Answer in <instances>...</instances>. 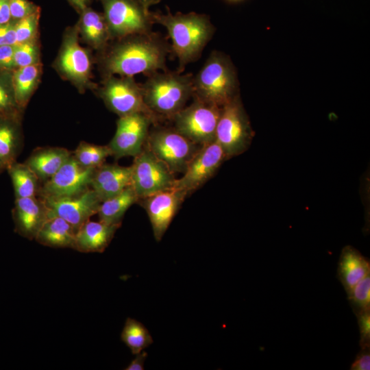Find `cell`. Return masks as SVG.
I'll return each instance as SVG.
<instances>
[{
	"label": "cell",
	"mask_w": 370,
	"mask_h": 370,
	"mask_svg": "<svg viewBox=\"0 0 370 370\" xmlns=\"http://www.w3.org/2000/svg\"><path fill=\"white\" fill-rule=\"evenodd\" d=\"M131 180L132 166L103 163L95 169L90 188L103 201L131 185Z\"/></svg>",
	"instance_id": "obj_18"
},
{
	"label": "cell",
	"mask_w": 370,
	"mask_h": 370,
	"mask_svg": "<svg viewBox=\"0 0 370 370\" xmlns=\"http://www.w3.org/2000/svg\"><path fill=\"white\" fill-rule=\"evenodd\" d=\"M42 199L48 208V218L59 217L77 231L92 216L97 214L101 203L91 188L70 196Z\"/></svg>",
	"instance_id": "obj_15"
},
{
	"label": "cell",
	"mask_w": 370,
	"mask_h": 370,
	"mask_svg": "<svg viewBox=\"0 0 370 370\" xmlns=\"http://www.w3.org/2000/svg\"><path fill=\"white\" fill-rule=\"evenodd\" d=\"M132 185L119 194L101 201L99 210V221L108 224H121L124 214L129 208L138 201Z\"/></svg>",
	"instance_id": "obj_26"
},
{
	"label": "cell",
	"mask_w": 370,
	"mask_h": 370,
	"mask_svg": "<svg viewBox=\"0 0 370 370\" xmlns=\"http://www.w3.org/2000/svg\"><path fill=\"white\" fill-rule=\"evenodd\" d=\"M95 169L81 166L72 153L60 169L40 186L38 197L56 198L79 193L90 188Z\"/></svg>",
	"instance_id": "obj_14"
},
{
	"label": "cell",
	"mask_w": 370,
	"mask_h": 370,
	"mask_svg": "<svg viewBox=\"0 0 370 370\" xmlns=\"http://www.w3.org/2000/svg\"><path fill=\"white\" fill-rule=\"evenodd\" d=\"M131 166V185L139 201L174 188L175 174L145 145Z\"/></svg>",
	"instance_id": "obj_11"
},
{
	"label": "cell",
	"mask_w": 370,
	"mask_h": 370,
	"mask_svg": "<svg viewBox=\"0 0 370 370\" xmlns=\"http://www.w3.org/2000/svg\"><path fill=\"white\" fill-rule=\"evenodd\" d=\"M226 159L222 148L215 140L201 146L182 176L176 179L174 188L188 195L210 180Z\"/></svg>",
	"instance_id": "obj_13"
},
{
	"label": "cell",
	"mask_w": 370,
	"mask_h": 370,
	"mask_svg": "<svg viewBox=\"0 0 370 370\" xmlns=\"http://www.w3.org/2000/svg\"><path fill=\"white\" fill-rule=\"evenodd\" d=\"M193 97L223 107L238 93L236 69L225 53L213 51L193 77Z\"/></svg>",
	"instance_id": "obj_4"
},
{
	"label": "cell",
	"mask_w": 370,
	"mask_h": 370,
	"mask_svg": "<svg viewBox=\"0 0 370 370\" xmlns=\"http://www.w3.org/2000/svg\"><path fill=\"white\" fill-rule=\"evenodd\" d=\"M42 64L16 68L12 71V85L16 101L24 110L37 88L42 75Z\"/></svg>",
	"instance_id": "obj_25"
},
{
	"label": "cell",
	"mask_w": 370,
	"mask_h": 370,
	"mask_svg": "<svg viewBox=\"0 0 370 370\" xmlns=\"http://www.w3.org/2000/svg\"><path fill=\"white\" fill-rule=\"evenodd\" d=\"M72 156V151L58 147L35 149L25 163L35 173L40 182L51 177Z\"/></svg>",
	"instance_id": "obj_21"
},
{
	"label": "cell",
	"mask_w": 370,
	"mask_h": 370,
	"mask_svg": "<svg viewBox=\"0 0 370 370\" xmlns=\"http://www.w3.org/2000/svg\"><path fill=\"white\" fill-rule=\"evenodd\" d=\"M359 326L360 347H370V310L357 315Z\"/></svg>",
	"instance_id": "obj_35"
},
{
	"label": "cell",
	"mask_w": 370,
	"mask_h": 370,
	"mask_svg": "<svg viewBox=\"0 0 370 370\" xmlns=\"http://www.w3.org/2000/svg\"><path fill=\"white\" fill-rule=\"evenodd\" d=\"M67 1L79 14L85 8L90 6L92 0H67Z\"/></svg>",
	"instance_id": "obj_41"
},
{
	"label": "cell",
	"mask_w": 370,
	"mask_h": 370,
	"mask_svg": "<svg viewBox=\"0 0 370 370\" xmlns=\"http://www.w3.org/2000/svg\"><path fill=\"white\" fill-rule=\"evenodd\" d=\"M14 45H5L0 47V70L13 71L16 69L14 53Z\"/></svg>",
	"instance_id": "obj_36"
},
{
	"label": "cell",
	"mask_w": 370,
	"mask_h": 370,
	"mask_svg": "<svg viewBox=\"0 0 370 370\" xmlns=\"http://www.w3.org/2000/svg\"><path fill=\"white\" fill-rule=\"evenodd\" d=\"M77 230L66 221L59 217L47 219L35 241L40 244L54 248H74Z\"/></svg>",
	"instance_id": "obj_23"
},
{
	"label": "cell",
	"mask_w": 370,
	"mask_h": 370,
	"mask_svg": "<svg viewBox=\"0 0 370 370\" xmlns=\"http://www.w3.org/2000/svg\"><path fill=\"white\" fill-rule=\"evenodd\" d=\"M14 58L16 68L41 62L40 47L38 38L16 43L14 47Z\"/></svg>",
	"instance_id": "obj_31"
},
{
	"label": "cell",
	"mask_w": 370,
	"mask_h": 370,
	"mask_svg": "<svg viewBox=\"0 0 370 370\" xmlns=\"http://www.w3.org/2000/svg\"><path fill=\"white\" fill-rule=\"evenodd\" d=\"M98 95L107 108L119 117L136 112L149 115L154 125L158 121L147 107L141 88L133 77L114 75L106 76Z\"/></svg>",
	"instance_id": "obj_10"
},
{
	"label": "cell",
	"mask_w": 370,
	"mask_h": 370,
	"mask_svg": "<svg viewBox=\"0 0 370 370\" xmlns=\"http://www.w3.org/2000/svg\"><path fill=\"white\" fill-rule=\"evenodd\" d=\"M12 75V71L0 70V117L21 119L24 110L16 101Z\"/></svg>",
	"instance_id": "obj_29"
},
{
	"label": "cell",
	"mask_w": 370,
	"mask_h": 370,
	"mask_svg": "<svg viewBox=\"0 0 370 370\" xmlns=\"http://www.w3.org/2000/svg\"><path fill=\"white\" fill-rule=\"evenodd\" d=\"M21 121L0 117V160L6 168L16 161L23 146Z\"/></svg>",
	"instance_id": "obj_24"
},
{
	"label": "cell",
	"mask_w": 370,
	"mask_h": 370,
	"mask_svg": "<svg viewBox=\"0 0 370 370\" xmlns=\"http://www.w3.org/2000/svg\"><path fill=\"white\" fill-rule=\"evenodd\" d=\"M347 297L356 316L370 310V275L358 282Z\"/></svg>",
	"instance_id": "obj_32"
},
{
	"label": "cell",
	"mask_w": 370,
	"mask_h": 370,
	"mask_svg": "<svg viewBox=\"0 0 370 370\" xmlns=\"http://www.w3.org/2000/svg\"><path fill=\"white\" fill-rule=\"evenodd\" d=\"M191 73L166 71L147 75L141 84L144 101L157 121L171 119L193 97Z\"/></svg>",
	"instance_id": "obj_3"
},
{
	"label": "cell",
	"mask_w": 370,
	"mask_h": 370,
	"mask_svg": "<svg viewBox=\"0 0 370 370\" xmlns=\"http://www.w3.org/2000/svg\"><path fill=\"white\" fill-rule=\"evenodd\" d=\"M186 196L182 190L173 188L141 199L157 241L163 237Z\"/></svg>",
	"instance_id": "obj_16"
},
{
	"label": "cell",
	"mask_w": 370,
	"mask_h": 370,
	"mask_svg": "<svg viewBox=\"0 0 370 370\" xmlns=\"http://www.w3.org/2000/svg\"><path fill=\"white\" fill-rule=\"evenodd\" d=\"M11 22L15 23L19 20L41 10L40 6L29 0H9Z\"/></svg>",
	"instance_id": "obj_34"
},
{
	"label": "cell",
	"mask_w": 370,
	"mask_h": 370,
	"mask_svg": "<svg viewBox=\"0 0 370 370\" xmlns=\"http://www.w3.org/2000/svg\"><path fill=\"white\" fill-rule=\"evenodd\" d=\"M145 145L174 174L183 173L201 147L173 127L159 126L149 130Z\"/></svg>",
	"instance_id": "obj_6"
},
{
	"label": "cell",
	"mask_w": 370,
	"mask_h": 370,
	"mask_svg": "<svg viewBox=\"0 0 370 370\" xmlns=\"http://www.w3.org/2000/svg\"><path fill=\"white\" fill-rule=\"evenodd\" d=\"M121 224H108L87 221L77 231L74 249L83 252L102 253L112 240Z\"/></svg>",
	"instance_id": "obj_19"
},
{
	"label": "cell",
	"mask_w": 370,
	"mask_h": 370,
	"mask_svg": "<svg viewBox=\"0 0 370 370\" xmlns=\"http://www.w3.org/2000/svg\"><path fill=\"white\" fill-rule=\"evenodd\" d=\"M16 44L14 23L10 22L0 25V47Z\"/></svg>",
	"instance_id": "obj_37"
},
{
	"label": "cell",
	"mask_w": 370,
	"mask_h": 370,
	"mask_svg": "<svg viewBox=\"0 0 370 370\" xmlns=\"http://www.w3.org/2000/svg\"><path fill=\"white\" fill-rule=\"evenodd\" d=\"M172 119L173 128L203 146L215 140V132L221 108L195 97Z\"/></svg>",
	"instance_id": "obj_8"
},
{
	"label": "cell",
	"mask_w": 370,
	"mask_h": 370,
	"mask_svg": "<svg viewBox=\"0 0 370 370\" xmlns=\"http://www.w3.org/2000/svg\"><path fill=\"white\" fill-rule=\"evenodd\" d=\"M154 122L147 114L136 112L120 116L116 122V132L108 145L115 159L137 156L143 149Z\"/></svg>",
	"instance_id": "obj_12"
},
{
	"label": "cell",
	"mask_w": 370,
	"mask_h": 370,
	"mask_svg": "<svg viewBox=\"0 0 370 370\" xmlns=\"http://www.w3.org/2000/svg\"><path fill=\"white\" fill-rule=\"evenodd\" d=\"M370 273L368 258L352 246H345L341 253L337 278L348 295L355 285Z\"/></svg>",
	"instance_id": "obj_20"
},
{
	"label": "cell",
	"mask_w": 370,
	"mask_h": 370,
	"mask_svg": "<svg viewBox=\"0 0 370 370\" xmlns=\"http://www.w3.org/2000/svg\"><path fill=\"white\" fill-rule=\"evenodd\" d=\"M370 347H361L350 369L352 370L370 369Z\"/></svg>",
	"instance_id": "obj_38"
},
{
	"label": "cell",
	"mask_w": 370,
	"mask_h": 370,
	"mask_svg": "<svg viewBox=\"0 0 370 370\" xmlns=\"http://www.w3.org/2000/svg\"><path fill=\"white\" fill-rule=\"evenodd\" d=\"M145 8H149L153 5L160 3L161 0H138Z\"/></svg>",
	"instance_id": "obj_42"
},
{
	"label": "cell",
	"mask_w": 370,
	"mask_h": 370,
	"mask_svg": "<svg viewBox=\"0 0 370 370\" xmlns=\"http://www.w3.org/2000/svg\"><path fill=\"white\" fill-rule=\"evenodd\" d=\"M72 153L76 161L86 168H97L112 155L108 145H98L84 141H82Z\"/></svg>",
	"instance_id": "obj_30"
},
{
	"label": "cell",
	"mask_w": 370,
	"mask_h": 370,
	"mask_svg": "<svg viewBox=\"0 0 370 370\" xmlns=\"http://www.w3.org/2000/svg\"><path fill=\"white\" fill-rule=\"evenodd\" d=\"M6 170L11 178L15 198L38 197L40 181L35 173L25 163L16 161Z\"/></svg>",
	"instance_id": "obj_27"
},
{
	"label": "cell",
	"mask_w": 370,
	"mask_h": 370,
	"mask_svg": "<svg viewBox=\"0 0 370 370\" xmlns=\"http://www.w3.org/2000/svg\"><path fill=\"white\" fill-rule=\"evenodd\" d=\"M41 10L36 12L14 23L16 43L38 38Z\"/></svg>",
	"instance_id": "obj_33"
},
{
	"label": "cell",
	"mask_w": 370,
	"mask_h": 370,
	"mask_svg": "<svg viewBox=\"0 0 370 370\" xmlns=\"http://www.w3.org/2000/svg\"><path fill=\"white\" fill-rule=\"evenodd\" d=\"M79 14V19L76 25L83 39L92 48L103 50L110 40L108 24L103 14L89 6Z\"/></svg>",
	"instance_id": "obj_22"
},
{
	"label": "cell",
	"mask_w": 370,
	"mask_h": 370,
	"mask_svg": "<svg viewBox=\"0 0 370 370\" xmlns=\"http://www.w3.org/2000/svg\"><path fill=\"white\" fill-rule=\"evenodd\" d=\"M48 213V208L39 197L15 198L12 211L14 231L28 240H35Z\"/></svg>",
	"instance_id": "obj_17"
},
{
	"label": "cell",
	"mask_w": 370,
	"mask_h": 370,
	"mask_svg": "<svg viewBox=\"0 0 370 370\" xmlns=\"http://www.w3.org/2000/svg\"><path fill=\"white\" fill-rule=\"evenodd\" d=\"M4 170H6V167L0 160V173L3 172Z\"/></svg>",
	"instance_id": "obj_43"
},
{
	"label": "cell",
	"mask_w": 370,
	"mask_h": 370,
	"mask_svg": "<svg viewBox=\"0 0 370 370\" xmlns=\"http://www.w3.org/2000/svg\"><path fill=\"white\" fill-rule=\"evenodd\" d=\"M110 39L152 31L151 12L138 0H99Z\"/></svg>",
	"instance_id": "obj_7"
},
{
	"label": "cell",
	"mask_w": 370,
	"mask_h": 370,
	"mask_svg": "<svg viewBox=\"0 0 370 370\" xmlns=\"http://www.w3.org/2000/svg\"><path fill=\"white\" fill-rule=\"evenodd\" d=\"M121 338L134 355L153 343V338L147 328L142 323L130 317L125 322Z\"/></svg>",
	"instance_id": "obj_28"
},
{
	"label": "cell",
	"mask_w": 370,
	"mask_h": 370,
	"mask_svg": "<svg viewBox=\"0 0 370 370\" xmlns=\"http://www.w3.org/2000/svg\"><path fill=\"white\" fill-rule=\"evenodd\" d=\"M11 21L9 0H0V25Z\"/></svg>",
	"instance_id": "obj_40"
},
{
	"label": "cell",
	"mask_w": 370,
	"mask_h": 370,
	"mask_svg": "<svg viewBox=\"0 0 370 370\" xmlns=\"http://www.w3.org/2000/svg\"><path fill=\"white\" fill-rule=\"evenodd\" d=\"M135 358L125 369V370H143L144 363L147 357V353L142 351L138 354H135Z\"/></svg>",
	"instance_id": "obj_39"
},
{
	"label": "cell",
	"mask_w": 370,
	"mask_h": 370,
	"mask_svg": "<svg viewBox=\"0 0 370 370\" xmlns=\"http://www.w3.org/2000/svg\"><path fill=\"white\" fill-rule=\"evenodd\" d=\"M230 1H232V2H237V1H241L242 0H228Z\"/></svg>",
	"instance_id": "obj_44"
},
{
	"label": "cell",
	"mask_w": 370,
	"mask_h": 370,
	"mask_svg": "<svg viewBox=\"0 0 370 370\" xmlns=\"http://www.w3.org/2000/svg\"><path fill=\"white\" fill-rule=\"evenodd\" d=\"M153 22L164 26L171 40L172 53L178 60V72L189 63L197 61L212 39L215 28L208 15L196 12L172 14L151 12Z\"/></svg>",
	"instance_id": "obj_2"
},
{
	"label": "cell",
	"mask_w": 370,
	"mask_h": 370,
	"mask_svg": "<svg viewBox=\"0 0 370 370\" xmlns=\"http://www.w3.org/2000/svg\"><path fill=\"white\" fill-rule=\"evenodd\" d=\"M55 65L59 73L79 91L95 87L91 81V58L89 52L79 44L77 25L66 32Z\"/></svg>",
	"instance_id": "obj_9"
},
{
	"label": "cell",
	"mask_w": 370,
	"mask_h": 370,
	"mask_svg": "<svg viewBox=\"0 0 370 370\" xmlns=\"http://www.w3.org/2000/svg\"><path fill=\"white\" fill-rule=\"evenodd\" d=\"M254 135L240 95H238L221 108L215 141L227 159L245 152L250 146Z\"/></svg>",
	"instance_id": "obj_5"
},
{
	"label": "cell",
	"mask_w": 370,
	"mask_h": 370,
	"mask_svg": "<svg viewBox=\"0 0 370 370\" xmlns=\"http://www.w3.org/2000/svg\"><path fill=\"white\" fill-rule=\"evenodd\" d=\"M109 49H104L101 64L108 75L147 76L166 71V58L172 53L171 44L158 32L139 33L116 39Z\"/></svg>",
	"instance_id": "obj_1"
}]
</instances>
